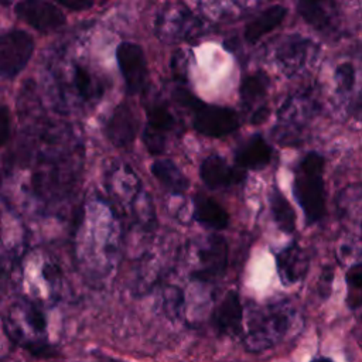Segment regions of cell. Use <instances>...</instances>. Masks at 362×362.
I'll return each mask as SVG.
<instances>
[{
	"instance_id": "14",
	"label": "cell",
	"mask_w": 362,
	"mask_h": 362,
	"mask_svg": "<svg viewBox=\"0 0 362 362\" xmlns=\"http://www.w3.org/2000/svg\"><path fill=\"white\" fill-rule=\"evenodd\" d=\"M194 205V219L201 225L214 229L223 230L229 225L228 211L212 197L202 192H197L192 198Z\"/></svg>"
},
{
	"instance_id": "18",
	"label": "cell",
	"mask_w": 362,
	"mask_h": 362,
	"mask_svg": "<svg viewBox=\"0 0 362 362\" xmlns=\"http://www.w3.org/2000/svg\"><path fill=\"white\" fill-rule=\"evenodd\" d=\"M300 16L317 30H325L331 24L327 0H297Z\"/></svg>"
},
{
	"instance_id": "9",
	"label": "cell",
	"mask_w": 362,
	"mask_h": 362,
	"mask_svg": "<svg viewBox=\"0 0 362 362\" xmlns=\"http://www.w3.org/2000/svg\"><path fill=\"white\" fill-rule=\"evenodd\" d=\"M212 325L218 334L240 335L243 332V307L235 290L228 291L212 313Z\"/></svg>"
},
{
	"instance_id": "27",
	"label": "cell",
	"mask_w": 362,
	"mask_h": 362,
	"mask_svg": "<svg viewBox=\"0 0 362 362\" xmlns=\"http://www.w3.org/2000/svg\"><path fill=\"white\" fill-rule=\"evenodd\" d=\"M10 136V116L6 105L0 107V144L4 146Z\"/></svg>"
},
{
	"instance_id": "6",
	"label": "cell",
	"mask_w": 362,
	"mask_h": 362,
	"mask_svg": "<svg viewBox=\"0 0 362 362\" xmlns=\"http://www.w3.org/2000/svg\"><path fill=\"white\" fill-rule=\"evenodd\" d=\"M14 13L20 20L40 33H51L65 24L64 13L45 0H21Z\"/></svg>"
},
{
	"instance_id": "19",
	"label": "cell",
	"mask_w": 362,
	"mask_h": 362,
	"mask_svg": "<svg viewBox=\"0 0 362 362\" xmlns=\"http://www.w3.org/2000/svg\"><path fill=\"white\" fill-rule=\"evenodd\" d=\"M269 88V78L264 72H256L242 79L239 93L243 103L250 105L266 95Z\"/></svg>"
},
{
	"instance_id": "5",
	"label": "cell",
	"mask_w": 362,
	"mask_h": 362,
	"mask_svg": "<svg viewBox=\"0 0 362 362\" xmlns=\"http://www.w3.org/2000/svg\"><path fill=\"white\" fill-rule=\"evenodd\" d=\"M117 64L124 79L126 90L130 95L141 92L147 85V64L140 45L133 42H120L116 49Z\"/></svg>"
},
{
	"instance_id": "26",
	"label": "cell",
	"mask_w": 362,
	"mask_h": 362,
	"mask_svg": "<svg viewBox=\"0 0 362 362\" xmlns=\"http://www.w3.org/2000/svg\"><path fill=\"white\" fill-rule=\"evenodd\" d=\"M165 308L173 313L177 311L180 308V305L182 304V293L180 291V288L177 287H168L167 294H165V300H164Z\"/></svg>"
},
{
	"instance_id": "25",
	"label": "cell",
	"mask_w": 362,
	"mask_h": 362,
	"mask_svg": "<svg viewBox=\"0 0 362 362\" xmlns=\"http://www.w3.org/2000/svg\"><path fill=\"white\" fill-rule=\"evenodd\" d=\"M305 44H307L305 41H293V42L287 44L288 47H286V52H284V55H280V58L284 59L286 62H288L290 65L297 64V61L303 62L304 55H305L304 49H307Z\"/></svg>"
},
{
	"instance_id": "10",
	"label": "cell",
	"mask_w": 362,
	"mask_h": 362,
	"mask_svg": "<svg viewBox=\"0 0 362 362\" xmlns=\"http://www.w3.org/2000/svg\"><path fill=\"white\" fill-rule=\"evenodd\" d=\"M139 130V119L133 107L123 102L112 113L110 119L106 123L105 133L107 139L117 147L129 146Z\"/></svg>"
},
{
	"instance_id": "15",
	"label": "cell",
	"mask_w": 362,
	"mask_h": 362,
	"mask_svg": "<svg viewBox=\"0 0 362 362\" xmlns=\"http://www.w3.org/2000/svg\"><path fill=\"white\" fill-rule=\"evenodd\" d=\"M151 173L154 178L171 194H184L189 187V181L182 170L170 158L156 160L151 164Z\"/></svg>"
},
{
	"instance_id": "22",
	"label": "cell",
	"mask_w": 362,
	"mask_h": 362,
	"mask_svg": "<svg viewBox=\"0 0 362 362\" xmlns=\"http://www.w3.org/2000/svg\"><path fill=\"white\" fill-rule=\"evenodd\" d=\"M74 83L76 90L81 93L82 98L90 99L95 93V83L92 75L82 66H75L74 69Z\"/></svg>"
},
{
	"instance_id": "8",
	"label": "cell",
	"mask_w": 362,
	"mask_h": 362,
	"mask_svg": "<svg viewBox=\"0 0 362 362\" xmlns=\"http://www.w3.org/2000/svg\"><path fill=\"white\" fill-rule=\"evenodd\" d=\"M175 127V119L163 103H154L147 109V124L143 133L146 148L151 154H161L165 150L167 134Z\"/></svg>"
},
{
	"instance_id": "1",
	"label": "cell",
	"mask_w": 362,
	"mask_h": 362,
	"mask_svg": "<svg viewBox=\"0 0 362 362\" xmlns=\"http://www.w3.org/2000/svg\"><path fill=\"white\" fill-rule=\"evenodd\" d=\"M294 315V307L287 300L253 307L243 337L246 351L262 352L281 342L293 325Z\"/></svg>"
},
{
	"instance_id": "11",
	"label": "cell",
	"mask_w": 362,
	"mask_h": 362,
	"mask_svg": "<svg viewBox=\"0 0 362 362\" xmlns=\"http://www.w3.org/2000/svg\"><path fill=\"white\" fill-rule=\"evenodd\" d=\"M199 177L208 188L219 189L240 182L245 178V173L230 167L221 156L211 154L201 163Z\"/></svg>"
},
{
	"instance_id": "3",
	"label": "cell",
	"mask_w": 362,
	"mask_h": 362,
	"mask_svg": "<svg viewBox=\"0 0 362 362\" xmlns=\"http://www.w3.org/2000/svg\"><path fill=\"white\" fill-rule=\"evenodd\" d=\"M34 51V41L30 34L21 30H10L0 40V72L4 79H13L30 61Z\"/></svg>"
},
{
	"instance_id": "13",
	"label": "cell",
	"mask_w": 362,
	"mask_h": 362,
	"mask_svg": "<svg viewBox=\"0 0 362 362\" xmlns=\"http://www.w3.org/2000/svg\"><path fill=\"white\" fill-rule=\"evenodd\" d=\"M272 160V147L262 134H253L235 151V163L239 168L260 170Z\"/></svg>"
},
{
	"instance_id": "12",
	"label": "cell",
	"mask_w": 362,
	"mask_h": 362,
	"mask_svg": "<svg viewBox=\"0 0 362 362\" xmlns=\"http://www.w3.org/2000/svg\"><path fill=\"white\" fill-rule=\"evenodd\" d=\"M308 264L310 259L307 252L294 242L276 255L277 273L284 284H294L300 281L305 276Z\"/></svg>"
},
{
	"instance_id": "31",
	"label": "cell",
	"mask_w": 362,
	"mask_h": 362,
	"mask_svg": "<svg viewBox=\"0 0 362 362\" xmlns=\"http://www.w3.org/2000/svg\"><path fill=\"white\" fill-rule=\"evenodd\" d=\"M361 228H362V225H361Z\"/></svg>"
},
{
	"instance_id": "7",
	"label": "cell",
	"mask_w": 362,
	"mask_h": 362,
	"mask_svg": "<svg viewBox=\"0 0 362 362\" xmlns=\"http://www.w3.org/2000/svg\"><path fill=\"white\" fill-rule=\"evenodd\" d=\"M199 269L192 272V277L202 281L219 279L228 266V243L219 235H209L198 250Z\"/></svg>"
},
{
	"instance_id": "16",
	"label": "cell",
	"mask_w": 362,
	"mask_h": 362,
	"mask_svg": "<svg viewBox=\"0 0 362 362\" xmlns=\"http://www.w3.org/2000/svg\"><path fill=\"white\" fill-rule=\"evenodd\" d=\"M287 16V8L276 4L266 8L260 16L250 21L245 28V40L250 44L259 41L264 34L279 27Z\"/></svg>"
},
{
	"instance_id": "28",
	"label": "cell",
	"mask_w": 362,
	"mask_h": 362,
	"mask_svg": "<svg viewBox=\"0 0 362 362\" xmlns=\"http://www.w3.org/2000/svg\"><path fill=\"white\" fill-rule=\"evenodd\" d=\"M57 3L62 4L64 7L74 10V11H83L93 6L95 0H55Z\"/></svg>"
},
{
	"instance_id": "23",
	"label": "cell",
	"mask_w": 362,
	"mask_h": 362,
	"mask_svg": "<svg viewBox=\"0 0 362 362\" xmlns=\"http://www.w3.org/2000/svg\"><path fill=\"white\" fill-rule=\"evenodd\" d=\"M24 320L37 332H44L47 328V318L44 315L42 310L33 303L25 307Z\"/></svg>"
},
{
	"instance_id": "30",
	"label": "cell",
	"mask_w": 362,
	"mask_h": 362,
	"mask_svg": "<svg viewBox=\"0 0 362 362\" xmlns=\"http://www.w3.org/2000/svg\"><path fill=\"white\" fill-rule=\"evenodd\" d=\"M311 362H334V361H332V359H329V358H325V356H320V358L313 359Z\"/></svg>"
},
{
	"instance_id": "17",
	"label": "cell",
	"mask_w": 362,
	"mask_h": 362,
	"mask_svg": "<svg viewBox=\"0 0 362 362\" xmlns=\"http://www.w3.org/2000/svg\"><path fill=\"white\" fill-rule=\"evenodd\" d=\"M269 204L273 221L284 233H293L296 229V211L284 194L274 185L269 195Z\"/></svg>"
},
{
	"instance_id": "2",
	"label": "cell",
	"mask_w": 362,
	"mask_h": 362,
	"mask_svg": "<svg viewBox=\"0 0 362 362\" xmlns=\"http://www.w3.org/2000/svg\"><path fill=\"white\" fill-rule=\"evenodd\" d=\"M324 163L321 154L311 151L301 158L294 173L293 194L308 225L321 221L325 215Z\"/></svg>"
},
{
	"instance_id": "21",
	"label": "cell",
	"mask_w": 362,
	"mask_h": 362,
	"mask_svg": "<svg viewBox=\"0 0 362 362\" xmlns=\"http://www.w3.org/2000/svg\"><path fill=\"white\" fill-rule=\"evenodd\" d=\"M356 71L351 62H344L335 69V82L339 93H349L355 86Z\"/></svg>"
},
{
	"instance_id": "4",
	"label": "cell",
	"mask_w": 362,
	"mask_h": 362,
	"mask_svg": "<svg viewBox=\"0 0 362 362\" xmlns=\"http://www.w3.org/2000/svg\"><path fill=\"white\" fill-rule=\"evenodd\" d=\"M192 112L194 129L206 137H223L239 127V117L230 107L201 102Z\"/></svg>"
},
{
	"instance_id": "20",
	"label": "cell",
	"mask_w": 362,
	"mask_h": 362,
	"mask_svg": "<svg viewBox=\"0 0 362 362\" xmlns=\"http://www.w3.org/2000/svg\"><path fill=\"white\" fill-rule=\"evenodd\" d=\"M345 281L348 287L346 301L351 308L362 305V264H354L348 269L345 274Z\"/></svg>"
},
{
	"instance_id": "29",
	"label": "cell",
	"mask_w": 362,
	"mask_h": 362,
	"mask_svg": "<svg viewBox=\"0 0 362 362\" xmlns=\"http://www.w3.org/2000/svg\"><path fill=\"white\" fill-rule=\"evenodd\" d=\"M269 113H270V110H269L267 106H260V107H257V109L255 110V113L252 115V117H250V123L255 124V126L262 124V123L266 122V119L269 117Z\"/></svg>"
},
{
	"instance_id": "24",
	"label": "cell",
	"mask_w": 362,
	"mask_h": 362,
	"mask_svg": "<svg viewBox=\"0 0 362 362\" xmlns=\"http://www.w3.org/2000/svg\"><path fill=\"white\" fill-rule=\"evenodd\" d=\"M23 346L33 356H37V358H52L57 355V349L45 341H28V342H24Z\"/></svg>"
}]
</instances>
